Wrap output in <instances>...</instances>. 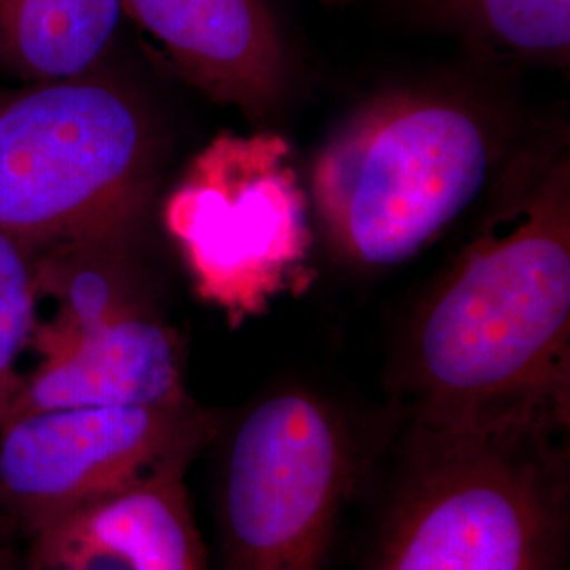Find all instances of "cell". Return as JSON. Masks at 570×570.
<instances>
[{
  "label": "cell",
  "instance_id": "5bb4252c",
  "mask_svg": "<svg viewBox=\"0 0 570 570\" xmlns=\"http://www.w3.org/2000/svg\"><path fill=\"white\" fill-rule=\"evenodd\" d=\"M0 570H9V558L2 546H0Z\"/></svg>",
  "mask_w": 570,
  "mask_h": 570
},
{
  "label": "cell",
  "instance_id": "8992f818",
  "mask_svg": "<svg viewBox=\"0 0 570 570\" xmlns=\"http://www.w3.org/2000/svg\"><path fill=\"white\" fill-rule=\"evenodd\" d=\"M345 416L282 389L228 433L218 484L220 570H324L355 478Z\"/></svg>",
  "mask_w": 570,
  "mask_h": 570
},
{
  "label": "cell",
  "instance_id": "8fae6325",
  "mask_svg": "<svg viewBox=\"0 0 570 570\" xmlns=\"http://www.w3.org/2000/svg\"><path fill=\"white\" fill-rule=\"evenodd\" d=\"M125 16L122 0H0V49L42 81L85 77Z\"/></svg>",
  "mask_w": 570,
  "mask_h": 570
},
{
  "label": "cell",
  "instance_id": "9a60e30c",
  "mask_svg": "<svg viewBox=\"0 0 570 570\" xmlns=\"http://www.w3.org/2000/svg\"><path fill=\"white\" fill-rule=\"evenodd\" d=\"M26 570H37L35 567H30V564H26Z\"/></svg>",
  "mask_w": 570,
  "mask_h": 570
},
{
  "label": "cell",
  "instance_id": "5b68a950",
  "mask_svg": "<svg viewBox=\"0 0 570 570\" xmlns=\"http://www.w3.org/2000/svg\"><path fill=\"white\" fill-rule=\"evenodd\" d=\"M308 195L279 134H218L188 164L164 207L197 296L230 326L311 284Z\"/></svg>",
  "mask_w": 570,
  "mask_h": 570
},
{
  "label": "cell",
  "instance_id": "6da1fadb",
  "mask_svg": "<svg viewBox=\"0 0 570 570\" xmlns=\"http://www.w3.org/2000/svg\"><path fill=\"white\" fill-rule=\"evenodd\" d=\"M407 428H543L570 416V161L508 165L480 230L419 305L393 367Z\"/></svg>",
  "mask_w": 570,
  "mask_h": 570
},
{
  "label": "cell",
  "instance_id": "9c48e42d",
  "mask_svg": "<svg viewBox=\"0 0 570 570\" xmlns=\"http://www.w3.org/2000/svg\"><path fill=\"white\" fill-rule=\"evenodd\" d=\"M184 79L261 119L284 96L287 60L265 0H122Z\"/></svg>",
  "mask_w": 570,
  "mask_h": 570
},
{
  "label": "cell",
  "instance_id": "2e32d148",
  "mask_svg": "<svg viewBox=\"0 0 570 570\" xmlns=\"http://www.w3.org/2000/svg\"><path fill=\"white\" fill-rule=\"evenodd\" d=\"M327 2H334V0H327Z\"/></svg>",
  "mask_w": 570,
  "mask_h": 570
},
{
  "label": "cell",
  "instance_id": "277c9868",
  "mask_svg": "<svg viewBox=\"0 0 570 570\" xmlns=\"http://www.w3.org/2000/svg\"><path fill=\"white\" fill-rule=\"evenodd\" d=\"M150 171L146 119L108 82L45 81L0 106V233L23 245L115 239Z\"/></svg>",
  "mask_w": 570,
  "mask_h": 570
},
{
  "label": "cell",
  "instance_id": "3957f363",
  "mask_svg": "<svg viewBox=\"0 0 570 570\" xmlns=\"http://www.w3.org/2000/svg\"><path fill=\"white\" fill-rule=\"evenodd\" d=\"M501 155L499 127L478 104L397 89L330 134L311 169V202L338 258L402 265L478 199Z\"/></svg>",
  "mask_w": 570,
  "mask_h": 570
},
{
  "label": "cell",
  "instance_id": "30bf717a",
  "mask_svg": "<svg viewBox=\"0 0 570 570\" xmlns=\"http://www.w3.org/2000/svg\"><path fill=\"white\" fill-rule=\"evenodd\" d=\"M184 478H150L35 530L28 564L37 570H209Z\"/></svg>",
  "mask_w": 570,
  "mask_h": 570
},
{
  "label": "cell",
  "instance_id": "7a4b0ae2",
  "mask_svg": "<svg viewBox=\"0 0 570 570\" xmlns=\"http://www.w3.org/2000/svg\"><path fill=\"white\" fill-rule=\"evenodd\" d=\"M562 435L407 428L370 570H560L569 527Z\"/></svg>",
  "mask_w": 570,
  "mask_h": 570
},
{
  "label": "cell",
  "instance_id": "52a82bcc",
  "mask_svg": "<svg viewBox=\"0 0 570 570\" xmlns=\"http://www.w3.org/2000/svg\"><path fill=\"white\" fill-rule=\"evenodd\" d=\"M223 431L193 397L155 406L53 407L0 423V515L28 537L165 473H186Z\"/></svg>",
  "mask_w": 570,
  "mask_h": 570
},
{
  "label": "cell",
  "instance_id": "ba28073f",
  "mask_svg": "<svg viewBox=\"0 0 570 570\" xmlns=\"http://www.w3.org/2000/svg\"><path fill=\"white\" fill-rule=\"evenodd\" d=\"M32 345L41 364L21 376L7 419L53 407L155 406L190 397L176 334L144 308Z\"/></svg>",
  "mask_w": 570,
  "mask_h": 570
},
{
  "label": "cell",
  "instance_id": "7c38bea8",
  "mask_svg": "<svg viewBox=\"0 0 570 570\" xmlns=\"http://www.w3.org/2000/svg\"><path fill=\"white\" fill-rule=\"evenodd\" d=\"M429 18L492 58L564 66L570 0H419Z\"/></svg>",
  "mask_w": 570,
  "mask_h": 570
},
{
  "label": "cell",
  "instance_id": "4fadbf2b",
  "mask_svg": "<svg viewBox=\"0 0 570 570\" xmlns=\"http://www.w3.org/2000/svg\"><path fill=\"white\" fill-rule=\"evenodd\" d=\"M37 266L26 245L0 233V423L21 383L20 360L37 330Z\"/></svg>",
  "mask_w": 570,
  "mask_h": 570
}]
</instances>
